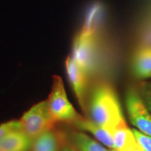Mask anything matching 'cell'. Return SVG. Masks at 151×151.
Instances as JSON below:
<instances>
[{"label":"cell","instance_id":"9c48e42d","mask_svg":"<svg viewBox=\"0 0 151 151\" xmlns=\"http://www.w3.org/2000/svg\"><path fill=\"white\" fill-rule=\"evenodd\" d=\"M111 135L116 151H127L137 143L133 132L128 128L124 120L117 126Z\"/></svg>","mask_w":151,"mask_h":151},{"label":"cell","instance_id":"9a60e30c","mask_svg":"<svg viewBox=\"0 0 151 151\" xmlns=\"http://www.w3.org/2000/svg\"><path fill=\"white\" fill-rule=\"evenodd\" d=\"M141 97L151 113V82L143 83L141 86Z\"/></svg>","mask_w":151,"mask_h":151},{"label":"cell","instance_id":"5b68a950","mask_svg":"<svg viewBox=\"0 0 151 151\" xmlns=\"http://www.w3.org/2000/svg\"><path fill=\"white\" fill-rule=\"evenodd\" d=\"M126 105L132 124L145 134L151 137V114L141 96L135 90L128 92Z\"/></svg>","mask_w":151,"mask_h":151},{"label":"cell","instance_id":"8fae6325","mask_svg":"<svg viewBox=\"0 0 151 151\" xmlns=\"http://www.w3.org/2000/svg\"><path fill=\"white\" fill-rule=\"evenodd\" d=\"M60 145V137L50 129L33 139L30 151H59Z\"/></svg>","mask_w":151,"mask_h":151},{"label":"cell","instance_id":"4fadbf2b","mask_svg":"<svg viewBox=\"0 0 151 151\" xmlns=\"http://www.w3.org/2000/svg\"><path fill=\"white\" fill-rule=\"evenodd\" d=\"M22 130V124L20 120H11L0 124V140L11 132Z\"/></svg>","mask_w":151,"mask_h":151},{"label":"cell","instance_id":"30bf717a","mask_svg":"<svg viewBox=\"0 0 151 151\" xmlns=\"http://www.w3.org/2000/svg\"><path fill=\"white\" fill-rule=\"evenodd\" d=\"M133 70L137 78H151V48H143L136 52Z\"/></svg>","mask_w":151,"mask_h":151},{"label":"cell","instance_id":"3957f363","mask_svg":"<svg viewBox=\"0 0 151 151\" xmlns=\"http://www.w3.org/2000/svg\"><path fill=\"white\" fill-rule=\"evenodd\" d=\"M22 130L32 139L52 129L56 121L52 118L48 100H43L24 113L20 120Z\"/></svg>","mask_w":151,"mask_h":151},{"label":"cell","instance_id":"ba28073f","mask_svg":"<svg viewBox=\"0 0 151 151\" xmlns=\"http://www.w3.org/2000/svg\"><path fill=\"white\" fill-rule=\"evenodd\" d=\"M78 129L89 132L95 137L97 140L101 142L104 145L109 147L111 150H114L115 145L112 135L99 124L95 123L93 120H88L81 116L72 122Z\"/></svg>","mask_w":151,"mask_h":151},{"label":"cell","instance_id":"7a4b0ae2","mask_svg":"<svg viewBox=\"0 0 151 151\" xmlns=\"http://www.w3.org/2000/svg\"><path fill=\"white\" fill-rule=\"evenodd\" d=\"M71 57L88 76L95 72L99 62L98 33L81 29L73 40Z\"/></svg>","mask_w":151,"mask_h":151},{"label":"cell","instance_id":"d6986e66","mask_svg":"<svg viewBox=\"0 0 151 151\" xmlns=\"http://www.w3.org/2000/svg\"><path fill=\"white\" fill-rule=\"evenodd\" d=\"M0 151H1V150H0Z\"/></svg>","mask_w":151,"mask_h":151},{"label":"cell","instance_id":"8992f818","mask_svg":"<svg viewBox=\"0 0 151 151\" xmlns=\"http://www.w3.org/2000/svg\"><path fill=\"white\" fill-rule=\"evenodd\" d=\"M65 66L69 83L79 104L83 108L88 76L71 57H68L66 59Z\"/></svg>","mask_w":151,"mask_h":151},{"label":"cell","instance_id":"277c9868","mask_svg":"<svg viewBox=\"0 0 151 151\" xmlns=\"http://www.w3.org/2000/svg\"><path fill=\"white\" fill-rule=\"evenodd\" d=\"M52 118L56 122H72L78 118L73 105L69 102L61 77L54 76L52 90L48 99Z\"/></svg>","mask_w":151,"mask_h":151},{"label":"cell","instance_id":"ffe728a7","mask_svg":"<svg viewBox=\"0 0 151 151\" xmlns=\"http://www.w3.org/2000/svg\"></svg>","mask_w":151,"mask_h":151},{"label":"cell","instance_id":"5bb4252c","mask_svg":"<svg viewBox=\"0 0 151 151\" xmlns=\"http://www.w3.org/2000/svg\"><path fill=\"white\" fill-rule=\"evenodd\" d=\"M132 130L135 136L137 143L143 149V150L151 151V137L136 129H132Z\"/></svg>","mask_w":151,"mask_h":151},{"label":"cell","instance_id":"e0dca14e","mask_svg":"<svg viewBox=\"0 0 151 151\" xmlns=\"http://www.w3.org/2000/svg\"><path fill=\"white\" fill-rule=\"evenodd\" d=\"M127 151H144V150H143V149L137 143L134 146L132 147V148H131L129 150H128Z\"/></svg>","mask_w":151,"mask_h":151},{"label":"cell","instance_id":"2e32d148","mask_svg":"<svg viewBox=\"0 0 151 151\" xmlns=\"http://www.w3.org/2000/svg\"><path fill=\"white\" fill-rule=\"evenodd\" d=\"M59 151H76L72 146H65L61 147Z\"/></svg>","mask_w":151,"mask_h":151},{"label":"cell","instance_id":"7c38bea8","mask_svg":"<svg viewBox=\"0 0 151 151\" xmlns=\"http://www.w3.org/2000/svg\"><path fill=\"white\" fill-rule=\"evenodd\" d=\"M71 144L76 151H109L100 143L82 132H73Z\"/></svg>","mask_w":151,"mask_h":151},{"label":"cell","instance_id":"ac0fdd59","mask_svg":"<svg viewBox=\"0 0 151 151\" xmlns=\"http://www.w3.org/2000/svg\"><path fill=\"white\" fill-rule=\"evenodd\" d=\"M110 151H116V150H110Z\"/></svg>","mask_w":151,"mask_h":151},{"label":"cell","instance_id":"52a82bcc","mask_svg":"<svg viewBox=\"0 0 151 151\" xmlns=\"http://www.w3.org/2000/svg\"><path fill=\"white\" fill-rule=\"evenodd\" d=\"M32 141L23 130L14 131L0 140V150L28 151L30 150Z\"/></svg>","mask_w":151,"mask_h":151},{"label":"cell","instance_id":"6da1fadb","mask_svg":"<svg viewBox=\"0 0 151 151\" xmlns=\"http://www.w3.org/2000/svg\"><path fill=\"white\" fill-rule=\"evenodd\" d=\"M90 113L92 120L111 134L124 120L118 97L113 88L107 84L99 85L94 90Z\"/></svg>","mask_w":151,"mask_h":151}]
</instances>
